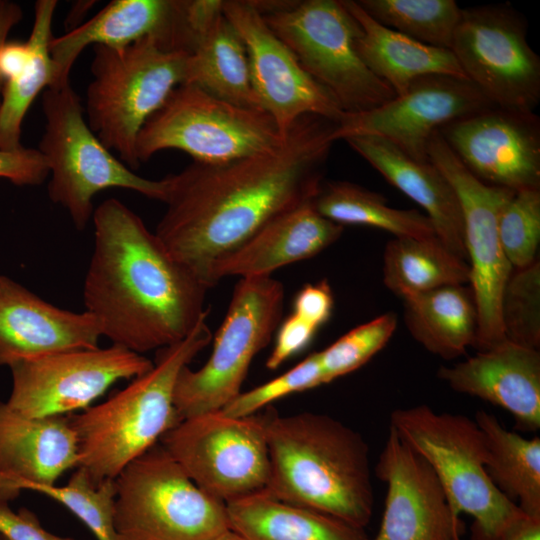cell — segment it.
Returning <instances> with one entry per match:
<instances>
[{
	"mask_svg": "<svg viewBox=\"0 0 540 540\" xmlns=\"http://www.w3.org/2000/svg\"><path fill=\"white\" fill-rule=\"evenodd\" d=\"M269 496L364 529L374 492L369 446L341 421L320 413L265 414Z\"/></svg>",
	"mask_w": 540,
	"mask_h": 540,
	"instance_id": "3",
	"label": "cell"
},
{
	"mask_svg": "<svg viewBox=\"0 0 540 540\" xmlns=\"http://www.w3.org/2000/svg\"><path fill=\"white\" fill-rule=\"evenodd\" d=\"M284 298L283 284L271 275L240 278L208 360L179 374L174 407L180 420L220 411L242 392L252 360L282 321Z\"/></svg>",
	"mask_w": 540,
	"mask_h": 540,
	"instance_id": "11",
	"label": "cell"
},
{
	"mask_svg": "<svg viewBox=\"0 0 540 540\" xmlns=\"http://www.w3.org/2000/svg\"><path fill=\"white\" fill-rule=\"evenodd\" d=\"M383 282L405 296L443 286L469 284L468 263L437 238L394 237L383 254Z\"/></svg>",
	"mask_w": 540,
	"mask_h": 540,
	"instance_id": "31",
	"label": "cell"
},
{
	"mask_svg": "<svg viewBox=\"0 0 540 540\" xmlns=\"http://www.w3.org/2000/svg\"><path fill=\"white\" fill-rule=\"evenodd\" d=\"M284 139L263 109L239 106L183 83L144 124L136 152L140 163L176 149L194 162L217 164L272 151Z\"/></svg>",
	"mask_w": 540,
	"mask_h": 540,
	"instance_id": "10",
	"label": "cell"
},
{
	"mask_svg": "<svg viewBox=\"0 0 540 540\" xmlns=\"http://www.w3.org/2000/svg\"><path fill=\"white\" fill-rule=\"evenodd\" d=\"M501 321L507 340L538 349L540 345V263L514 269L501 299Z\"/></svg>",
	"mask_w": 540,
	"mask_h": 540,
	"instance_id": "35",
	"label": "cell"
},
{
	"mask_svg": "<svg viewBox=\"0 0 540 540\" xmlns=\"http://www.w3.org/2000/svg\"><path fill=\"white\" fill-rule=\"evenodd\" d=\"M381 25L426 45L450 49L462 9L454 0H359Z\"/></svg>",
	"mask_w": 540,
	"mask_h": 540,
	"instance_id": "34",
	"label": "cell"
},
{
	"mask_svg": "<svg viewBox=\"0 0 540 540\" xmlns=\"http://www.w3.org/2000/svg\"><path fill=\"white\" fill-rule=\"evenodd\" d=\"M56 0H38L29 39L30 58L24 70L4 83L0 103V149L22 146V123L37 95L55 82V66L49 51Z\"/></svg>",
	"mask_w": 540,
	"mask_h": 540,
	"instance_id": "32",
	"label": "cell"
},
{
	"mask_svg": "<svg viewBox=\"0 0 540 540\" xmlns=\"http://www.w3.org/2000/svg\"><path fill=\"white\" fill-rule=\"evenodd\" d=\"M23 11L15 2L0 0V47L7 41L10 31L22 19ZM4 80L0 77V103Z\"/></svg>",
	"mask_w": 540,
	"mask_h": 540,
	"instance_id": "44",
	"label": "cell"
},
{
	"mask_svg": "<svg viewBox=\"0 0 540 540\" xmlns=\"http://www.w3.org/2000/svg\"><path fill=\"white\" fill-rule=\"evenodd\" d=\"M0 535L4 540H77L49 532L29 509L14 511L7 504H0Z\"/></svg>",
	"mask_w": 540,
	"mask_h": 540,
	"instance_id": "41",
	"label": "cell"
},
{
	"mask_svg": "<svg viewBox=\"0 0 540 540\" xmlns=\"http://www.w3.org/2000/svg\"><path fill=\"white\" fill-rule=\"evenodd\" d=\"M360 26L356 49L364 64L395 93H404L412 82L427 75L465 78L450 49L418 42L374 20L354 0H342Z\"/></svg>",
	"mask_w": 540,
	"mask_h": 540,
	"instance_id": "26",
	"label": "cell"
},
{
	"mask_svg": "<svg viewBox=\"0 0 540 540\" xmlns=\"http://www.w3.org/2000/svg\"><path fill=\"white\" fill-rule=\"evenodd\" d=\"M49 176L47 162L35 148L0 149V178L18 186L42 184Z\"/></svg>",
	"mask_w": 540,
	"mask_h": 540,
	"instance_id": "39",
	"label": "cell"
},
{
	"mask_svg": "<svg viewBox=\"0 0 540 540\" xmlns=\"http://www.w3.org/2000/svg\"><path fill=\"white\" fill-rule=\"evenodd\" d=\"M499 540H540V519L524 517Z\"/></svg>",
	"mask_w": 540,
	"mask_h": 540,
	"instance_id": "45",
	"label": "cell"
},
{
	"mask_svg": "<svg viewBox=\"0 0 540 540\" xmlns=\"http://www.w3.org/2000/svg\"><path fill=\"white\" fill-rule=\"evenodd\" d=\"M229 528L248 540H370L364 529L265 492L226 504Z\"/></svg>",
	"mask_w": 540,
	"mask_h": 540,
	"instance_id": "28",
	"label": "cell"
},
{
	"mask_svg": "<svg viewBox=\"0 0 540 540\" xmlns=\"http://www.w3.org/2000/svg\"><path fill=\"white\" fill-rule=\"evenodd\" d=\"M100 337L99 322L88 311L59 308L0 275V366L96 348Z\"/></svg>",
	"mask_w": 540,
	"mask_h": 540,
	"instance_id": "21",
	"label": "cell"
},
{
	"mask_svg": "<svg viewBox=\"0 0 540 540\" xmlns=\"http://www.w3.org/2000/svg\"><path fill=\"white\" fill-rule=\"evenodd\" d=\"M92 220L83 300L102 336L142 355L184 339L209 312V287L120 200H104Z\"/></svg>",
	"mask_w": 540,
	"mask_h": 540,
	"instance_id": "2",
	"label": "cell"
},
{
	"mask_svg": "<svg viewBox=\"0 0 540 540\" xmlns=\"http://www.w3.org/2000/svg\"><path fill=\"white\" fill-rule=\"evenodd\" d=\"M156 38L169 50L189 51L191 36L185 1L114 0L90 20L52 37L49 51L55 66L52 87L70 83L73 64L88 46L123 48L144 37Z\"/></svg>",
	"mask_w": 540,
	"mask_h": 540,
	"instance_id": "20",
	"label": "cell"
},
{
	"mask_svg": "<svg viewBox=\"0 0 540 540\" xmlns=\"http://www.w3.org/2000/svg\"><path fill=\"white\" fill-rule=\"evenodd\" d=\"M311 202L320 215L342 226L376 227L395 237H437L425 214L392 208L381 194L351 182L323 181Z\"/></svg>",
	"mask_w": 540,
	"mask_h": 540,
	"instance_id": "33",
	"label": "cell"
},
{
	"mask_svg": "<svg viewBox=\"0 0 540 540\" xmlns=\"http://www.w3.org/2000/svg\"><path fill=\"white\" fill-rule=\"evenodd\" d=\"M318 329L295 314L281 321L275 337L273 349L266 360V367L275 370L290 357L305 349Z\"/></svg>",
	"mask_w": 540,
	"mask_h": 540,
	"instance_id": "40",
	"label": "cell"
},
{
	"mask_svg": "<svg viewBox=\"0 0 540 540\" xmlns=\"http://www.w3.org/2000/svg\"><path fill=\"white\" fill-rule=\"evenodd\" d=\"M450 50L493 105L534 112L540 101V58L527 41L525 19L511 5L462 9Z\"/></svg>",
	"mask_w": 540,
	"mask_h": 540,
	"instance_id": "14",
	"label": "cell"
},
{
	"mask_svg": "<svg viewBox=\"0 0 540 540\" xmlns=\"http://www.w3.org/2000/svg\"><path fill=\"white\" fill-rule=\"evenodd\" d=\"M311 201L277 216L219 259L210 273L212 287L228 276L271 275L280 267L317 255L337 241L344 227L320 215Z\"/></svg>",
	"mask_w": 540,
	"mask_h": 540,
	"instance_id": "24",
	"label": "cell"
},
{
	"mask_svg": "<svg viewBox=\"0 0 540 540\" xmlns=\"http://www.w3.org/2000/svg\"><path fill=\"white\" fill-rule=\"evenodd\" d=\"M160 444L200 489L225 504L266 490L265 414L232 417L216 411L186 418Z\"/></svg>",
	"mask_w": 540,
	"mask_h": 540,
	"instance_id": "12",
	"label": "cell"
},
{
	"mask_svg": "<svg viewBox=\"0 0 540 540\" xmlns=\"http://www.w3.org/2000/svg\"><path fill=\"white\" fill-rule=\"evenodd\" d=\"M79 462L67 416L28 417L0 401V504L9 505L26 485L56 484Z\"/></svg>",
	"mask_w": 540,
	"mask_h": 540,
	"instance_id": "22",
	"label": "cell"
},
{
	"mask_svg": "<svg viewBox=\"0 0 540 540\" xmlns=\"http://www.w3.org/2000/svg\"><path fill=\"white\" fill-rule=\"evenodd\" d=\"M333 294L327 280L304 285L295 295L293 314L319 329L330 318Z\"/></svg>",
	"mask_w": 540,
	"mask_h": 540,
	"instance_id": "42",
	"label": "cell"
},
{
	"mask_svg": "<svg viewBox=\"0 0 540 540\" xmlns=\"http://www.w3.org/2000/svg\"><path fill=\"white\" fill-rule=\"evenodd\" d=\"M322 384L325 381L320 354L314 352L278 377L241 392L220 411L232 417L250 416L276 400Z\"/></svg>",
	"mask_w": 540,
	"mask_h": 540,
	"instance_id": "38",
	"label": "cell"
},
{
	"mask_svg": "<svg viewBox=\"0 0 540 540\" xmlns=\"http://www.w3.org/2000/svg\"><path fill=\"white\" fill-rule=\"evenodd\" d=\"M486 444V471L498 490L527 516L540 519V438L506 429L491 413L477 411Z\"/></svg>",
	"mask_w": 540,
	"mask_h": 540,
	"instance_id": "30",
	"label": "cell"
},
{
	"mask_svg": "<svg viewBox=\"0 0 540 540\" xmlns=\"http://www.w3.org/2000/svg\"><path fill=\"white\" fill-rule=\"evenodd\" d=\"M498 232L514 269L534 263L540 241V188L516 191L501 211Z\"/></svg>",
	"mask_w": 540,
	"mask_h": 540,
	"instance_id": "37",
	"label": "cell"
},
{
	"mask_svg": "<svg viewBox=\"0 0 540 540\" xmlns=\"http://www.w3.org/2000/svg\"><path fill=\"white\" fill-rule=\"evenodd\" d=\"M397 316L388 312L359 325L319 351L325 384L367 363L390 340Z\"/></svg>",
	"mask_w": 540,
	"mask_h": 540,
	"instance_id": "36",
	"label": "cell"
},
{
	"mask_svg": "<svg viewBox=\"0 0 540 540\" xmlns=\"http://www.w3.org/2000/svg\"><path fill=\"white\" fill-rule=\"evenodd\" d=\"M204 315L182 340L157 350L153 366L106 401L68 416L80 462L95 484L114 480L181 420L174 390L182 369L212 340Z\"/></svg>",
	"mask_w": 540,
	"mask_h": 540,
	"instance_id": "4",
	"label": "cell"
},
{
	"mask_svg": "<svg viewBox=\"0 0 540 540\" xmlns=\"http://www.w3.org/2000/svg\"><path fill=\"white\" fill-rule=\"evenodd\" d=\"M428 160L454 188L463 220L464 245L478 328L473 347L487 350L506 340L501 321V299L514 268L502 248L498 222L515 191L491 186L476 178L457 158L439 131L428 145Z\"/></svg>",
	"mask_w": 540,
	"mask_h": 540,
	"instance_id": "13",
	"label": "cell"
},
{
	"mask_svg": "<svg viewBox=\"0 0 540 540\" xmlns=\"http://www.w3.org/2000/svg\"><path fill=\"white\" fill-rule=\"evenodd\" d=\"M184 83L239 106L261 108L245 45L223 11L195 36Z\"/></svg>",
	"mask_w": 540,
	"mask_h": 540,
	"instance_id": "27",
	"label": "cell"
},
{
	"mask_svg": "<svg viewBox=\"0 0 540 540\" xmlns=\"http://www.w3.org/2000/svg\"><path fill=\"white\" fill-rule=\"evenodd\" d=\"M468 285H448L402 298L410 334L446 360L463 355L476 339L478 314Z\"/></svg>",
	"mask_w": 540,
	"mask_h": 540,
	"instance_id": "29",
	"label": "cell"
},
{
	"mask_svg": "<svg viewBox=\"0 0 540 540\" xmlns=\"http://www.w3.org/2000/svg\"><path fill=\"white\" fill-rule=\"evenodd\" d=\"M389 426L434 470L454 514L473 518L471 540H499L527 516L490 479L485 438L475 420L421 404L394 410Z\"/></svg>",
	"mask_w": 540,
	"mask_h": 540,
	"instance_id": "5",
	"label": "cell"
},
{
	"mask_svg": "<svg viewBox=\"0 0 540 540\" xmlns=\"http://www.w3.org/2000/svg\"><path fill=\"white\" fill-rule=\"evenodd\" d=\"M222 11L245 45L260 106L283 136L304 115H319L336 122L342 118L345 113L336 100L303 69L253 1H223Z\"/></svg>",
	"mask_w": 540,
	"mask_h": 540,
	"instance_id": "17",
	"label": "cell"
},
{
	"mask_svg": "<svg viewBox=\"0 0 540 540\" xmlns=\"http://www.w3.org/2000/svg\"><path fill=\"white\" fill-rule=\"evenodd\" d=\"M87 123L108 150L138 169L136 144L147 120L185 82L189 52L169 50L148 36L123 48L93 46Z\"/></svg>",
	"mask_w": 540,
	"mask_h": 540,
	"instance_id": "6",
	"label": "cell"
},
{
	"mask_svg": "<svg viewBox=\"0 0 540 540\" xmlns=\"http://www.w3.org/2000/svg\"><path fill=\"white\" fill-rule=\"evenodd\" d=\"M437 376L454 391L507 410L518 428L540 427V353L504 340L454 364L442 366Z\"/></svg>",
	"mask_w": 540,
	"mask_h": 540,
	"instance_id": "23",
	"label": "cell"
},
{
	"mask_svg": "<svg viewBox=\"0 0 540 540\" xmlns=\"http://www.w3.org/2000/svg\"><path fill=\"white\" fill-rule=\"evenodd\" d=\"M0 540H4L3 537L0 535Z\"/></svg>",
	"mask_w": 540,
	"mask_h": 540,
	"instance_id": "47",
	"label": "cell"
},
{
	"mask_svg": "<svg viewBox=\"0 0 540 540\" xmlns=\"http://www.w3.org/2000/svg\"><path fill=\"white\" fill-rule=\"evenodd\" d=\"M337 122L300 117L276 149L241 159L193 162L167 176L155 234L209 288L213 265L277 216L309 202L322 182Z\"/></svg>",
	"mask_w": 540,
	"mask_h": 540,
	"instance_id": "1",
	"label": "cell"
},
{
	"mask_svg": "<svg viewBox=\"0 0 540 540\" xmlns=\"http://www.w3.org/2000/svg\"><path fill=\"white\" fill-rule=\"evenodd\" d=\"M493 104L468 79L449 75L418 78L390 101L368 111L345 113L334 140L352 136L383 138L409 157L428 160V145L445 125Z\"/></svg>",
	"mask_w": 540,
	"mask_h": 540,
	"instance_id": "16",
	"label": "cell"
},
{
	"mask_svg": "<svg viewBox=\"0 0 540 540\" xmlns=\"http://www.w3.org/2000/svg\"><path fill=\"white\" fill-rule=\"evenodd\" d=\"M254 4L303 69L344 113L368 111L396 96L359 56L356 41L361 29L342 0Z\"/></svg>",
	"mask_w": 540,
	"mask_h": 540,
	"instance_id": "7",
	"label": "cell"
},
{
	"mask_svg": "<svg viewBox=\"0 0 540 540\" xmlns=\"http://www.w3.org/2000/svg\"><path fill=\"white\" fill-rule=\"evenodd\" d=\"M375 474L387 492L379 530L370 540H462L463 523L434 470L391 426Z\"/></svg>",
	"mask_w": 540,
	"mask_h": 540,
	"instance_id": "19",
	"label": "cell"
},
{
	"mask_svg": "<svg viewBox=\"0 0 540 540\" xmlns=\"http://www.w3.org/2000/svg\"><path fill=\"white\" fill-rule=\"evenodd\" d=\"M461 163L485 184L540 188V119L535 112L490 106L439 130Z\"/></svg>",
	"mask_w": 540,
	"mask_h": 540,
	"instance_id": "18",
	"label": "cell"
},
{
	"mask_svg": "<svg viewBox=\"0 0 540 540\" xmlns=\"http://www.w3.org/2000/svg\"><path fill=\"white\" fill-rule=\"evenodd\" d=\"M213 540H248V539L232 531L231 529H229L225 531L224 533L220 534L219 536H217Z\"/></svg>",
	"mask_w": 540,
	"mask_h": 540,
	"instance_id": "46",
	"label": "cell"
},
{
	"mask_svg": "<svg viewBox=\"0 0 540 540\" xmlns=\"http://www.w3.org/2000/svg\"><path fill=\"white\" fill-rule=\"evenodd\" d=\"M153 362L118 345L76 349L12 365L6 403L28 417L85 410L120 380L144 374Z\"/></svg>",
	"mask_w": 540,
	"mask_h": 540,
	"instance_id": "15",
	"label": "cell"
},
{
	"mask_svg": "<svg viewBox=\"0 0 540 540\" xmlns=\"http://www.w3.org/2000/svg\"><path fill=\"white\" fill-rule=\"evenodd\" d=\"M30 58L27 42H8L0 47V77L4 83L18 76Z\"/></svg>",
	"mask_w": 540,
	"mask_h": 540,
	"instance_id": "43",
	"label": "cell"
},
{
	"mask_svg": "<svg viewBox=\"0 0 540 540\" xmlns=\"http://www.w3.org/2000/svg\"><path fill=\"white\" fill-rule=\"evenodd\" d=\"M344 141L390 184L420 205L442 244L467 260L457 194L434 164L415 160L377 136H352Z\"/></svg>",
	"mask_w": 540,
	"mask_h": 540,
	"instance_id": "25",
	"label": "cell"
},
{
	"mask_svg": "<svg viewBox=\"0 0 540 540\" xmlns=\"http://www.w3.org/2000/svg\"><path fill=\"white\" fill-rule=\"evenodd\" d=\"M45 128L38 150L49 169L48 196L83 230L92 218L93 198L103 190L121 188L164 202L168 181L136 174L108 150L84 118L78 94L68 83L43 91Z\"/></svg>",
	"mask_w": 540,
	"mask_h": 540,
	"instance_id": "8",
	"label": "cell"
},
{
	"mask_svg": "<svg viewBox=\"0 0 540 540\" xmlns=\"http://www.w3.org/2000/svg\"><path fill=\"white\" fill-rule=\"evenodd\" d=\"M115 485L116 540H213L230 529L226 504L200 489L160 443Z\"/></svg>",
	"mask_w": 540,
	"mask_h": 540,
	"instance_id": "9",
	"label": "cell"
}]
</instances>
